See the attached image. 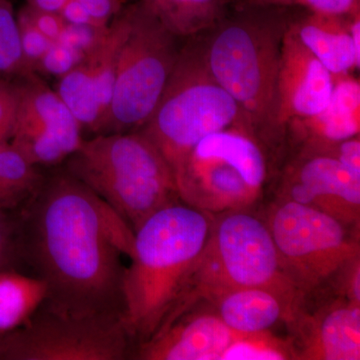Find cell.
Wrapping results in <instances>:
<instances>
[{
    "label": "cell",
    "mask_w": 360,
    "mask_h": 360,
    "mask_svg": "<svg viewBox=\"0 0 360 360\" xmlns=\"http://www.w3.org/2000/svg\"><path fill=\"white\" fill-rule=\"evenodd\" d=\"M284 200L319 208L349 224L359 219L360 175L326 153L300 155L284 179Z\"/></svg>",
    "instance_id": "13"
},
{
    "label": "cell",
    "mask_w": 360,
    "mask_h": 360,
    "mask_svg": "<svg viewBox=\"0 0 360 360\" xmlns=\"http://www.w3.org/2000/svg\"><path fill=\"white\" fill-rule=\"evenodd\" d=\"M212 300L221 321L240 335L267 331L290 312V300L269 288H234Z\"/></svg>",
    "instance_id": "17"
},
{
    "label": "cell",
    "mask_w": 360,
    "mask_h": 360,
    "mask_svg": "<svg viewBox=\"0 0 360 360\" xmlns=\"http://www.w3.org/2000/svg\"><path fill=\"white\" fill-rule=\"evenodd\" d=\"M0 52L13 68L14 77L28 75L21 52L16 14L9 0H0Z\"/></svg>",
    "instance_id": "25"
},
{
    "label": "cell",
    "mask_w": 360,
    "mask_h": 360,
    "mask_svg": "<svg viewBox=\"0 0 360 360\" xmlns=\"http://www.w3.org/2000/svg\"><path fill=\"white\" fill-rule=\"evenodd\" d=\"M350 14L304 11L291 15L288 28L333 75H347L360 68L349 26Z\"/></svg>",
    "instance_id": "16"
},
{
    "label": "cell",
    "mask_w": 360,
    "mask_h": 360,
    "mask_svg": "<svg viewBox=\"0 0 360 360\" xmlns=\"http://www.w3.org/2000/svg\"><path fill=\"white\" fill-rule=\"evenodd\" d=\"M130 20H131V2L127 4L122 13L118 14L111 21L108 34H106L103 44L99 45L89 58H85V61L89 65L97 99H98L101 110H103L101 123L110 110L113 86H115L118 56H120V49L129 34Z\"/></svg>",
    "instance_id": "21"
},
{
    "label": "cell",
    "mask_w": 360,
    "mask_h": 360,
    "mask_svg": "<svg viewBox=\"0 0 360 360\" xmlns=\"http://www.w3.org/2000/svg\"><path fill=\"white\" fill-rule=\"evenodd\" d=\"M203 33L184 40L160 103L141 129L167 161L174 177L205 137L234 127L252 130L238 104L208 68Z\"/></svg>",
    "instance_id": "5"
},
{
    "label": "cell",
    "mask_w": 360,
    "mask_h": 360,
    "mask_svg": "<svg viewBox=\"0 0 360 360\" xmlns=\"http://www.w3.org/2000/svg\"><path fill=\"white\" fill-rule=\"evenodd\" d=\"M269 229L284 269L307 286L326 281L359 255L343 222L296 201L277 206Z\"/></svg>",
    "instance_id": "10"
},
{
    "label": "cell",
    "mask_w": 360,
    "mask_h": 360,
    "mask_svg": "<svg viewBox=\"0 0 360 360\" xmlns=\"http://www.w3.org/2000/svg\"><path fill=\"white\" fill-rule=\"evenodd\" d=\"M240 333L217 314H184L139 343L137 359L144 360H221Z\"/></svg>",
    "instance_id": "14"
},
{
    "label": "cell",
    "mask_w": 360,
    "mask_h": 360,
    "mask_svg": "<svg viewBox=\"0 0 360 360\" xmlns=\"http://www.w3.org/2000/svg\"><path fill=\"white\" fill-rule=\"evenodd\" d=\"M269 226L253 215L233 210L212 232L184 292L167 317L174 321L200 297L212 300L226 290L264 288L290 300L295 291Z\"/></svg>",
    "instance_id": "6"
},
{
    "label": "cell",
    "mask_w": 360,
    "mask_h": 360,
    "mask_svg": "<svg viewBox=\"0 0 360 360\" xmlns=\"http://www.w3.org/2000/svg\"><path fill=\"white\" fill-rule=\"evenodd\" d=\"M131 342L120 317L75 316L41 303L23 326L0 336V360H122Z\"/></svg>",
    "instance_id": "9"
},
{
    "label": "cell",
    "mask_w": 360,
    "mask_h": 360,
    "mask_svg": "<svg viewBox=\"0 0 360 360\" xmlns=\"http://www.w3.org/2000/svg\"><path fill=\"white\" fill-rule=\"evenodd\" d=\"M181 37L165 27L141 1L118 56L110 110L97 134L137 131L160 103L181 49Z\"/></svg>",
    "instance_id": "8"
},
{
    "label": "cell",
    "mask_w": 360,
    "mask_h": 360,
    "mask_svg": "<svg viewBox=\"0 0 360 360\" xmlns=\"http://www.w3.org/2000/svg\"><path fill=\"white\" fill-rule=\"evenodd\" d=\"M97 25L108 26L122 13L129 0H79Z\"/></svg>",
    "instance_id": "32"
},
{
    "label": "cell",
    "mask_w": 360,
    "mask_h": 360,
    "mask_svg": "<svg viewBox=\"0 0 360 360\" xmlns=\"http://www.w3.org/2000/svg\"><path fill=\"white\" fill-rule=\"evenodd\" d=\"M54 90L77 118L82 129L97 134L103 120V110L86 61H82L77 68L58 78Z\"/></svg>",
    "instance_id": "22"
},
{
    "label": "cell",
    "mask_w": 360,
    "mask_h": 360,
    "mask_svg": "<svg viewBox=\"0 0 360 360\" xmlns=\"http://www.w3.org/2000/svg\"><path fill=\"white\" fill-rule=\"evenodd\" d=\"M288 134L302 144L300 155L323 153L338 142L360 134V82L352 73L333 75L328 105L316 115L292 120Z\"/></svg>",
    "instance_id": "15"
},
{
    "label": "cell",
    "mask_w": 360,
    "mask_h": 360,
    "mask_svg": "<svg viewBox=\"0 0 360 360\" xmlns=\"http://www.w3.org/2000/svg\"><path fill=\"white\" fill-rule=\"evenodd\" d=\"M181 39L206 32L226 14V0H139Z\"/></svg>",
    "instance_id": "19"
},
{
    "label": "cell",
    "mask_w": 360,
    "mask_h": 360,
    "mask_svg": "<svg viewBox=\"0 0 360 360\" xmlns=\"http://www.w3.org/2000/svg\"><path fill=\"white\" fill-rule=\"evenodd\" d=\"M21 52H22L23 63L28 75L34 73L35 65L49 51L54 41L44 37L41 32L32 25L22 7L16 13Z\"/></svg>",
    "instance_id": "27"
},
{
    "label": "cell",
    "mask_w": 360,
    "mask_h": 360,
    "mask_svg": "<svg viewBox=\"0 0 360 360\" xmlns=\"http://www.w3.org/2000/svg\"><path fill=\"white\" fill-rule=\"evenodd\" d=\"M333 89V75L288 28L277 77L274 137L283 135L286 125L292 120L309 117L323 110Z\"/></svg>",
    "instance_id": "12"
},
{
    "label": "cell",
    "mask_w": 360,
    "mask_h": 360,
    "mask_svg": "<svg viewBox=\"0 0 360 360\" xmlns=\"http://www.w3.org/2000/svg\"><path fill=\"white\" fill-rule=\"evenodd\" d=\"M175 201L134 231L131 264L122 281V321L131 340L151 338L170 314L205 250L210 215Z\"/></svg>",
    "instance_id": "2"
},
{
    "label": "cell",
    "mask_w": 360,
    "mask_h": 360,
    "mask_svg": "<svg viewBox=\"0 0 360 360\" xmlns=\"http://www.w3.org/2000/svg\"><path fill=\"white\" fill-rule=\"evenodd\" d=\"M0 75H11V77H14L13 68L9 65L6 58L2 56L1 52H0Z\"/></svg>",
    "instance_id": "39"
},
{
    "label": "cell",
    "mask_w": 360,
    "mask_h": 360,
    "mask_svg": "<svg viewBox=\"0 0 360 360\" xmlns=\"http://www.w3.org/2000/svg\"><path fill=\"white\" fill-rule=\"evenodd\" d=\"M63 168L120 213L134 231L179 198L172 168L141 130L84 139Z\"/></svg>",
    "instance_id": "4"
},
{
    "label": "cell",
    "mask_w": 360,
    "mask_h": 360,
    "mask_svg": "<svg viewBox=\"0 0 360 360\" xmlns=\"http://www.w3.org/2000/svg\"><path fill=\"white\" fill-rule=\"evenodd\" d=\"M18 106L15 77L0 75V141H9L13 134Z\"/></svg>",
    "instance_id": "31"
},
{
    "label": "cell",
    "mask_w": 360,
    "mask_h": 360,
    "mask_svg": "<svg viewBox=\"0 0 360 360\" xmlns=\"http://www.w3.org/2000/svg\"><path fill=\"white\" fill-rule=\"evenodd\" d=\"M108 26L66 25L56 41L89 58L99 46L108 32Z\"/></svg>",
    "instance_id": "30"
},
{
    "label": "cell",
    "mask_w": 360,
    "mask_h": 360,
    "mask_svg": "<svg viewBox=\"0 0 360 360\" xmlns=\"http://www.w3.org/2000/svg\"><path fill=\"white\" fill-rule=\"evenodd\" d=\"M25 201L18 194L13 193V191L0 184V210L13 212V210H18Z\"/></svg>",
    "instance_id": "36"
},
{
    "label": "cell",
    "mask_w": 360,
    "mask_h": 360,
    "mask_svg": "<svg viewBox=\"0 0 360 360\" xmlns=\"http://www.w3.org/2000/svg\"><path fill=\"white\" fill-rule=\"evenodd\" d=\"M288 11L236 6L203 33L208 68L258 139L274 137L281 47L291 18Z\"/></svg>",
    "instance_id": "3"
},
{
    "label": "cell",
    "mask_w": 360,
    "mask_h": 360,
    "mask_svg": "<svg viewBox=\"0 0 360 360\" xmlns=\"http://www.w3.org/2000/svg\"><path fill=\"white\" fill-rule=\"evenodd\" d=\"M267 162L255 132L234 127L205 137L177 172L179 198L203 212H233L257 201Z\"/></svg>",
    "instance_id": "7"
},
{
    "label": "cell",
    "mask_w": 360,
    "mask_h": 360,
    "mask_svg": "<svg viewBox=\"0 0 360 360\" xmlns=\"http://www.w3.org/2000/svg\"><path fill=\"white\" fill-rule=\"evenodd\" d=\"M25 1L26 6L37 11L59 13L68 0H25Z\"/></svg>",
    "instance_id": "37"
},
{
    "label": "cell",
    "mask_w": 360,
    "mask_h": 360,
    "mask_svg": "<svg viewBox=\"0 0 360 360\" xmlns=\"http://www.w3.org/2000/svg\"><path fill=\"white\" fill-rule=\"evenodd\" d=\"M46 297V284L16 270L0 271V336L20 328Z\"/></svg>",
    "instance_id": "20"
},
{
    "label": "cell",
    "mask_w": 360,
    "mask_h": 360,
    "mask_svg": "<svg viewBox=\"0 0 360 360\" xmlns=\"http://www.w3.org/2000/svg\"><path fill=\"white\" fill-rule=\"evenodd\" d=\"M84 54L66 45L54 41L34 68V73L56 78L63 77L85 60Z\"/></svg>",
    "instance_id": "28"
},
{
    "label": "cell",
    "mask_w": 360,
    "mask_h": 360,
    "mask_svg": "<svg viewBox=\"0 0 360 360\" xmlns=\"http://www.w3.org/2000/svg\"><path fill=\"white\" fill-rule=\"evenodd\" d=\"M323 153L333 156L348 169L360 175L359 135L338 142Z\"/></svg>",
    "instance_id": "34"
},
{
    "label": "cell",
    "mask_w": 360,
    "mask_h": 360,
    "mask_svg": "<svg viewBox=\"0 0 360 360\" xmlns=\"http://www.w3.org/2000/svg\"><path fill=\"white\" fill-rule=\"evenodd\" d=\"M0 210V271L15 270L22 262L18 214Z\"/></svg>",
    "instance_id": "29"
},
{
    "label": "cell",
    "mask_w": 360,
    "mask_h": 360,
    "mask_svg": "<svg viewBox=\"0 0 360 360\" xmlns=\"http://www.w3.org/2000/svg\"><path fill=\"white\" fill-rule=\"evenodd\" d=\"M45 174L9 141H0V184L27 200L39 189Z\"/></svg>",
    "instance_id": "23"
},
{
    "label": "cell",
    "mask_w": 360,
    "mask_h": 360,
    "mask_svg": "<svg viewBox=\"0 0 360 360\" xmlns=\"http://www.w3.org/2000/svg\"><path fill=\"white\" fill-rule=\"evenodd\" d=\"M18 106L11 146L35 167H56L79 148L82 127L37 73L15 77Z\"/></svg>",
    "instance_id": "11"
},
{
    "label": "cell",
    "mask_w": 360,
    "mask_h": 360,
    "mask_svg": "<svg viewBox=\"0 0 360 360\" xmlns=\"http://www.w3.org/2000/svg\"><path fill=\"white\" fill-rule=\"evenodd\" d=\"M59 15L66 25L101 26L92 20L79 0H68Z\"/></svg>",
    "instance_id": "35"
},
{
    "label": "cell",
    "mask_w": 360,
    "mask_h": 360,
    "mask_svg": "<svg viewBox=\"0 0 360 360\" xmlns=\"http://www.w3.org/2000/svg\"><path fill=\"white\" fill-rule=\"evenodd\" d=\"M26 15L28 16L32 25L39 30L44 37L51 39V41H56L59 35L63 32L65 23L63 20L59 13H46V11H39L33 9L32 7L26 6H22Z\"/></svg>",
    "instance_id": "33"
},
{
    "label": "cell",
    "mask_w": 360,
    "mask_h": 360,
    "mask_svg": "<svg viewBox=\"0 0 360 360\" xmlns=\"http://www.w3.org/2000/svg\"><path fill=\"white\" fill-rule=\"evenodd\" d=\"M22 262L46 284L42 304L75 316L122 319L123 255L134 231L63 167L18 208Z\"/></svg>",
    "instance_id": "1"
},
{
    "label": "cell",
    "mask_w": 360,
    "mask_h": 360,
    "mask_svg": "<svg viewBox=\"0 0 360 360\" xmlns=\"http://www.w3.org/2000/svg\"><path fill=\"white\" fill-rule=\"evenodd\" d=\"M359 270V264L357 262L356 267L352 274V278L349 279V284H348V295H349L350 300L356 303L360 302Z\"/></svg>",
    "instance_id": "38"
},
{
    "label": "cell",
    "mask_w": 360,
    "mask_h": 360,
    "mask_svg": "<svg viewBox=\"0 0 360 360\" xmlns=\"http://www.w3.org/2000/svg\"><path fill=\"white\" fill-rule=\"evenodd\" d=\"M304 356L309 359H360L359 303L341 302L319 322Z\"/></svg>",
    "instance_id": "18"
},
{
    "label": "cell",
    "mask_w": 360,
    "mask_h": 360,
    "mask_svg": "<svg viewBox=\"0 0 360 360\" xmlns=\"http://www.w3.org/2000/svg\"><path fill=\"white\" fill-rule=\"evenodd\" d=\"M236 6L302 8L333 14H350L360 11V0H238Z\"/></svg>",
    "instance_id": "26"
},
{
    "label": "cell",
    "mask_w": 360,
    "mask_h": 360,
    "mask_svg": "<svg viewBox=\"0 0 360 360\" xmlns=\"http://www.w3.org/2000/svg\"><path fill=\"white\" fill-rule=\"evenodd\" d=\"M290 348L267 331L241 335L225 350L221 360H283L290 359Z\"/></svg>",
    "instance_id": "24"
}]
</instances>
